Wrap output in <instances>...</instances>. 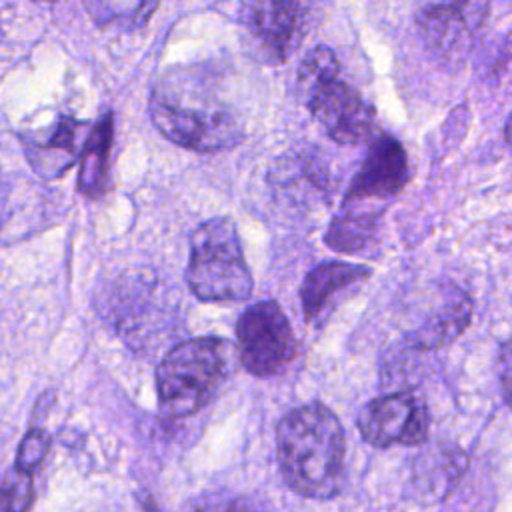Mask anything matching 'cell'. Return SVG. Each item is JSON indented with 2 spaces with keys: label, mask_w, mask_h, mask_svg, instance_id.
Instances as JSON below:
<instances>
[{
  "label": "cell",
  "mask_w": 512,
  "mask_h": 512,
  "mask_svg": "<svg viewBox=\"0 0 512 512\" xmlns=\"http://www.w3.org/2000/svg\"><path fill=\"white\" fill-rule=\"evenodd\" d=\"M188 512H256V508L250 500H246L242 496L214 492V494H204L202 498L194 500L190 504Z\"/></svg>",
  "instance_id": "cell-19"
},
{
  "label": "cell",
  "mask_w": 512,
  "mask_h": 512,
  "mask_svg": "<svg viewBox=\"0 0 512 512\" xmlns=\"http://www.w3.org/2000/svg\"><path fill=\"white\" fill-rule=\"evenodd\" d=\"M308 0H246L240 22L266 62L280 64L304 38Z\"/></svg>",
  "instance_id": "cell-8"
},
{
  "label": "cell",
  "mask_w": 512,
  "mask_h": 512,
  "mask_svg": "<svg viewBox=\"0 0 512 512\" xmlns=\"http://www.w3.org/2000/svg\"><path fill=\"white\" fill-rule=\"evenodd\" d=\"M378 216L380 210L342 204L340 214L326 232V244L338 252H360L374 238Z\"/></svg>",
  "instance_id": "cell-15"
},
{
  "label": "cell",
  "mask_w": 512,
  "mask_h": 512,
  "mask_svg": "<svg viewBox=\"0 0 512 512\" xmlns=\"http://www.w3.org/2000/svg\"><path fill=\"white\" fill-rule=\"evenodd\" d=\"M406 182L408 158L402 144L388 134H378L348 186L344 204L366 206L382 212L378 202L396 196Z\"/></svg>",
  "instance_id": "cell-10"
},
{
  "label": "cell",
  "mask_w": 512,
  "mask_h": 512,
  "mask_svg": "<svg viewBox=\"0 0 512 512\" xmlns=\"http://www.w3.org/2000/svg\"><path fill=\"white\" fill-rule=\"evenodd\" d=\"M240 364L258 378H270L286 370L298 352V342L282 308L272 302H256L236 322Z\"/></svg>",
  "instance_id": "cell-6"
},
{
  "label": "cell",
  "mask_w": 512,
  "mask_h": 512,
  "mask_svg": "<svg viewBox=\"0 0 512 512\" xmlns=\"http://www.w3.org/2000/svg\"><path fill=\"white\" fill-rule=\"evenodd\" d=\"M504 138H506L508 146L512 148V114L508 116V120H506V124H504Z\"/></svg>",
  "instance_id": "cell-21"
},
{
  "label": "cell",
  "mask_w": 512,
  "mask_h": 512,
  "mask_svg": "<svg viewBox=\"0 0 512 512\" xmlns=\"http://www.w3.org/2000/svg\"><path fill=\"white\" fill-rule=\"evenodd\" d=\"M470 312V298L460 290H452V294L444 296L432 314L416 330L410 332V342L422 350L444 346L458 338L460 332L468 326Z\"/></svg>",
  "instance_id": "cell-13"
},
{
  "label": "cell",
  "mask_w": 512,
  "mask_h": 512,
  "mask_svg": "<svg viewBox=\"0 0 512 512\" xmlns=\"http://www.w3.org/2000/svg\"><path fill=\"white\" fill-rule=\"evenodd\" d=\"M186 280L190 290L208 302H236L252 294V272L230 218H210L194 230Z\"/></svg>",
  "instance_id": "cell-5"
},
{
  "label": "cell",
  "mask_w": 512,
  "mask_h": 512,
  "mask_svg": "<svg viewBox=\"0 0 512 512\" xmlns=\"http://www.w3.org/2000/svg\"><path fill=\"white\" fill-rule=\"evenodd\" d=\"M82 126V122L70 116H60L48 126V130L26 136L24 148L30 166L46 180L60 178L64 172H68L76 156L82 154L78 144Z\"/></svg>",
  "instance_id": "cell-12"
},
{
  "label": "cell",
  "mask_w": 512,
  "mask_h": 512,
  "mask_svg": "<svg viewBox=\"0 0 512 512\" xmlns=\"http://www.w3.org/2000/svg\"><path fill=\"white\" fill-rule=\"evenodd\" d=\"M496 368H498V378H500L504 398L512 406V336L502 344Z\"/></svg>",
  "instance_id": "cell-20"
},
{
  "label": "cell",
  "mask_w": 512,
  "mask_h": 512,
  "mask_svg": "<svg viewBox=\"0 0 512 512\" xmlns=\"http://www.w3.org/2000/svg\"><path fill=\"white\" fill-rule=\"evenodd\" d=\"M160 0H88L90 14L100 26H142Z\"/></svg>",
  "instance_id": "cell-16"
},
{
  "label": "cell",
  "mask_w": 512,
  "mask_h": 512,
  "mask_svg": "<svg viewBox=\"0 0 512 512\" xmlns=\"http://www.w3.org/2000/svg\"><path fill=\"white\" fill-rule=\"evenodd\" d=\"M362 438L376 448L418 446L428 440L426 404L410 392H392L366 402L358 414Z\"/></svg>",
  "instance_id": "cell-9"
},
{
  "label": "cell",
  "mask_w": 512,
  "mask_h": 512,
  "mask_svg": "<svg viewBox=\"0 0 512 512\" xmlns=\"http://www.w3.org/2000/svg\"><path fill=\"white\" fill-rule=\"evenodd\" d=\"M150 118L164 138L196 152L232 148L242 140L236 110L218 96L216 82L196 68H174L156 82Z\"/></svg>",
  "instance_id": "cell-1"
},
{
  "label": "cell",
  "mask_w": 512,
  "mask_h": 512,
  "mask_svg": "<svg viewBox=\"0 0 512 512\" xmlns=\"http://www.w3.org/2000/svg\"><path fill=\"white\" fill-rule=\"evenodd\" d=\"M36 2H54V0H36Z\"/></svg>",
  "instance_id": "cell-22"
},
{
  "label": "cell",
  "mask_w": 512,
  "mask_h": 512,
  "mask_svg": "<svg viewBox=\"0 0 512 512\" xmlns=\"http://www.w3.org/2000/svg\"><path fill=\"white\" fill-rule=\"evenodd\" d=\"M276 452L282 476L294 492L314 500L340 492L346 438L340 420L324 404L290 410L276 428Z\"/></svg>",
  "instance_id": "cell-2"
},
{
  "label": "cell",
  "mask_w": 512,
  "mask_h": 512,
  "mask_svg": "<svg viewBox=\"0 0 512 512\" xmlns=\"http://www.w3.org/2000/svg\"><path fill=\"white\" fill-rule=\"evenodd\" d=\"M370 276V270L360 264L324 262L318 264L302 282L300 302L308 324L322 326L336 306L354 294Z\"/></svg>",
  "instance_id": "cell-11"
},
{
  "label": "cell",
  "mask_w": 512,
  "mask_h": 512,
  "mask_svg": "<svg viewBox=\"0 0 512 512\" xmlns=\"http://www.w3.org/2000/svg\"><path fill=\"white\" fill-rule=\"evenodd\" d=\"M48 446H50V436L42 428H30L18 446L16 466L22 470L34 472V468L44 460Z\"/></svg>",
  "instance_id": "cell-18"
},
{
  "label": "cell",
  "mask_w": 512,
  "mask_h": 512,
  "mask_svg": "<svg viewBox=\"0 0 512 512\" xmlns=\"http://www.w3.org/2000/svg\"><path fill=\"white\" fill-rule=\"evenodd\" d=\"M490 12V0H448L426 6L416 22L426 48L444 66H458L470 54Z\"/></svg>",
  "instance_id": "cell-7"
},
{
  "label": "cell",
  "mask_w": 512,
  "mask_h": 512,
  "mask_svg": "<svg viewBox=\"0 0 512 512\" xmlns=\"http://www.w3.org/2000/svg\"><path fill=\"white\" fill-rule=\"evenodd\" d=\"M232 374V348L220 338L176 344L156 368V388L168 418H188L206 406Z\"/></svg>",
  "instance_id": "cell-3"
},
{
  "label": "cell",
  "mask_w": 512,
  "mask_h": 512,
  "mask_svg": "<svg viewBox=\"0 0 512 512\" xmlns=\"http://www.w3.org/2000/svg\"><path fill=\"white\" fill-rule=\"evenodd\" d=\"M2 494H4V512H28L34 498L32 472L22 470L14 464L4 474Z\"/></svg>",
  "instance_id": "cell-17"
},
{
  "label": "cell",
  "mask_w": 512,
  "mask_h": 512,
  "mask_svg": "<svg viewBox=\"0 0 512 512\" xmlns=\"http://www.w3.org/2000/svg\"><path fill=\"white\" fill-rule=\"evenodd\" d=\"M304 104L338 144H362L374 134L372 106L360 92L338 78V58L328 46L312 48L298 70Z\"/></svg>",
  "instance_id": "cell-4"
},
{
  "label": "cell",
  "mask_w": 512,
  "mask_h": 512,
  "mask_svg": "<svg viewBox=\"0 0 512 512\" xmlns=\"http://www.w3.org/2000/svg\"><path fill=\"white\" fill-rule=\"evenodd\" d=\"M114 138V116L106 110L84 140L80 154L78 190L88 198H98L108 186V158Z\"/></svg>",
  "instance_id": "cell-14"
}]
</instances>
